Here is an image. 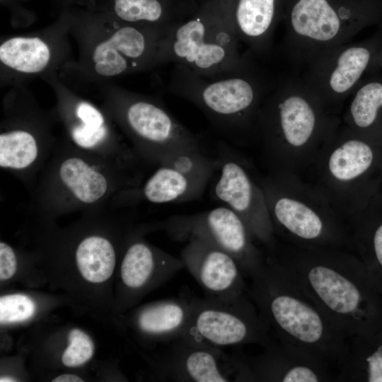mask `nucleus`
<instances>
[{"label": "nucleus", "instance_id": "obj_1", "mask_svg": "<svg viewBox=\"0 0 382 382\" xmlns=\"http://www.w3.org/2000/svg\"><path fill=\"white\" fill-rule=\"evenodd\" d=\"M339 118L301 79L275 83L260 109L257 139L269 174L294 175L311 165Z\"/></svg>", "mask_w": 382, "mask_h": 382}, {"label": "nucleus", "instance_id": "obj_2", "mask_svg": "<svg viewBox=\"0 0 382 382\" xmlns=\"http://www.w3.org/2000/svg\"><path fill=\"white\" fill-rule=\"evenodd\" d=\"M272 259L349 340L366 334L371 299L366 274L351 250L303 248L277 239Z\"/></svg>", "mask_w": 382, "mask_h": 382}, {"label": "nucleus", "instance_id": "obj_3", "mask_svg": "<svg viewBox=\"0 0 382 382\" xmlns=\"http://www.w3.org/2000/svg\"><path fill=\"white\" fill-rule=\"evenodd\" d=\"M249 278L248 294L276 338L310 351L338 371L349 339L318 305L266 255Z\"/></svg>", "mask_w": 382, "mask_h": 382}, {"label": "nucleus", "instance_id": "obj_4", "mask_svg": "<svg viewBox=\"0 0 382 382\" xmlns=\"http://www.w3.org/2000/svg\"><path fill=\"white\" fill-rule=\"evenodd\" d=\"M274 83L253 62L240 71L214 77L174 64L168 88L197 107L221 139L236 146L257 139L260 109Z\"/></svg>", "mask_w": 382, "mask_h": 382}, {"label": "nucleus", "instance_id": "obj_5", "mask_svg": "<svg viewBox=\"0 0 382 382\" xmlns=\"http://www.w3.org/2000/svg\"><path fill=\"white\" fill-rule=\"evenodd\" d=\"M296 180L271 174L260 179L275 237L298 247L351 250L347 217L318 189Z\"/></svg>", "mask_w": 382, "mask_h": 382}, {"label": "nucleus", "instance_id": "obj_6", "mask_svg": "<svg viewBox=\"0 0 382 382\" xmlns=\"http://www.w3.org/2000/svg\"><path fill=\"white\" fill-rule=\"evenodd\" d=\"M228 0H208L161 40L156 64L173 62L207 77L240 71L252 62L241 55Z\"/></svg>", "mask_w": 382, "mask_h": 382}, {"label": "nucleus", "instance_id": "obj_7", "mask_svg": "<svg viewBox=\"0 0 382 382\" xmlns=\"http://www.w3.org/2000/svg\"><path fill=\"white\" fill-rule=\"evenodd\" d=\"M283 50L306 64L332 47L350 42L377 18L359 0H286Z\"/></svg>", "mask_w": 382, "mask_h": 382}, {"label": "nucleus", "instance_id": "obj_8", "mask_svg": "<svg viewBox=\"0 0 382 382\" xmlns=\"http://www.w3.org/2000/svg\"><path fill=\"white\" fill-rule=\"evenodd\" d=\"M216 170L211 180L212 197L236 213L253 238L265 251L277 241L260 179H256L246 158L233 145L220 139L214 155Z\"/></svg>", "mask_w": 382, "mask_h": 382}, {"label": "nucleus", "instance_id": "obj_9", "mask_svg": "<svg viewBox=\"0 0 382 382\" xmlns=\"http://www.w3.org/2000/svg\"><path fill=\"white\" fill-rule=\"evenodd\" d=\"M187 332L218 347H264L273 340L268 323L248 294L233 299L193 297Z\"/></svg>", "mask_w": 382, "mask_h": 382}, {"label": "nucleus", "instance_id": "obj_10", "mask_svg": "<svg viewBox=\"0 0 382 382\" xmlns=\"http://www.w3.org/2000/svg\"><path fill=\"white\" fill-rule=\"evenodd\" d=\"M120 117L138 153L151 163L158 165L173 154L203 148L199 138L154 99L124 93Z\"/></svg>", "mask_w": 382, "mask_h": 382}, {"label": "nucleus", "instance_id": "obj_11", "mask_svg": "<svg viewBox=\"0 0 382 382\" xmlns=\"http://www.w3.org/2000/svg\"><path fill=\"white\" fill-rule=\"evenodd\" d=\"M381 49L382 29L364 40L321 52L305 64L302 79L335 112L371 71L374 57Z\"/></svg>", "mask_w": 382, "mask_h": 382}, {"label": "nucleus", "instance_id": "obj_12", "mask_svg": "<svg viewBox=\"0 0 382 382\" xmlns=\"http://www.w3.org/2000/svg\"><path fill=\"white\" fill-rule=\"evenodd\" d=\"M173 240L185 241L191 237L204 238L231 255L245 277H250L265 260L263 253L242 219L221 205L192 214L174 215L165 222Z\"/></svg>", "mask_w": 382, "mask_h": 382}, {"label": "nucleus", "instance_id": "obj_13", "mask_svg": "<svg viewBox=\"0 0 382 382\" xmlns=\"http://www.w3.org/2000/svg\"><path fill=\"white\" fill-rule=\"evenodd\" d=\"M166 378L178 382L255 381L242 359L186 332L169 342L163 361Z\"/></svg>", "mask_w": 382, "mask_h": 382}, {"label": "nucleus", "instance_id": "obj_14", "mask_svg": "<svg viewBox=\"0 0 382 382\" xmlns=\"http://www.w3.org/2000/svg\"><path fill=\"white\" fill-rule=\"evenodd\" d=\"M216 170L215 156L203 148L180 151L158 164L141 190L143 198L154 204L183 203L200 197Z\"/></svg>", "mask_w": 382, "mask_h": 382}, {"label": "nucleus", "instance_id": "obj_15", "mask_svg": "<svg viewBox=\"0 0 382 382\" xmlns=\"http://www.w3.org/2000/svg\"><path fill=\"white\" fill-rule=\"evenodd\" d=\"M235 352L245 363L255 381L328 382L335 381L332 367L310 351L296 345L273 340L262 353L250 356Z\"/></svg>", "mask_w": 382, "mask_h": 382}, {"label": "nucleus", "instance_id": "obj_16", "mask_svg": "<svg viewBox=\"0 0 382 382\" xmlns=\"http://www.w3.org/2000/svg\"><path fill=\"white\" fill-rule=\"evenodd\" d=\"M186 241L180 257L206 296L233 299L248 294L245 276L231 255L200 237Z\"/></svg>", "mask_w": 382, "mask_h": 382}, {"label": "nucleus", "instance_id": "obj_17", "mask_svg": "<svg viewBox=\"0 0 382 382\" xmlns=\"http://www.w3.org/2000/svg\"><path fill=\"white\" fill-rule=\"evenodd\" d=\"M119 23L111 35L93 49L95 71L115 76L156 65V58L163 35L151 29Z\"/></svg>", "mask_w": 382, "mask_h": 382}, {"label": "nucleus", "instance_id": "obj_18", "mask_svg": "<svg viewBox=\"0 0 382 382\" xmlns=\"http://www.w3.org/2000/svg\"><path fill=\"white\" fill-rule=\"evenodd\" d=\"M228 11L238 41L252 54L267 55L280 20L281 0H228Z\"/></svg>", "mask_w": 382, "mask_h": 382}, {"label": "nucleus", "instance_id": "obj_19", "mask_svg": "<svg viewBox=\"0 0 382 382\" xmlns=\"http://www.w3.org/2000/svg\"><path fill=\"white\" fill-rule=\"evenodd\" d=\"M116 21L156 30L164 36L197 9L193 0H103Z\"/></svg>", "mask_w": 382, "mask_h": 382}, {"label": "nucleus", "instance_id": "obj_20", "mask_svg": "<svg viewBox=\"0 0 382 382\" xmlns=\"http://www.w3.org/2000/svg\"><path fill=\"white\" fill-rule=\"evenodd\" d=\"M183 268L180 257L157 251L145 242L137 241L132 242L126 250L120 275L127 288L139 290L156 276L167 280Z\"/></svg>", "mask_w": 382, "mask_h": 382}, {"label": "nucleus", "instance_id": "obj_21", "mask_svg": "<svg viewBox=\"0 0 382 382\" xmlns=\"http://www.w3.org/2000/svg\"><path fill=\"white\" fill-rule=\"evenodd\" d=\"M193 297L185 292L146 306L139 311L136 324L142 333L170 342L187 332Z\"/></svg>", "mask_w": 382, "mask_h": 382}, {"label": "nucleus", "instance_id": "obj_22", "mask_svg": "<svg viewBox=\"0 0 382 382\" xmlns=\"http://www.w3.org/2000/svg\"><path fill=\"white\" fill-rule=\"evenodd\" d=\"M57 178L73 200L85 205L98 202L110 190L108 176L79 156H71L62 161L57 169Z\"/></svg>", "mask_w": 382, "mask_h": 382}, {"label": "nucleus", "instance_id": "obj_23", "mask_svg": "<svg viewBox=\"0 0 382 382\" xmlns=\"http://www.w3.org/2000/svg\"><path fill=\"white\" fill-rule=\"evenodd\" d=\"M344 125L363 134L378 124L382 115V76H366L350 96Z\"/></svg>", "mask_w": 382, "mask_h": 382}, {"label": "nucleus", "instance_id": "obj_24", "mask_svg": "<svg viewBox=\"0 0 382 382\" xmlns=\"http://www.w3.org/2000/svg\"><path fill=\"white\" fill-rule=\"evenodd\" d=\"M51 57L47 44L37 37H14L0 46V61L7 67L24 74L44 70Z\"/></svg>", "mask_w": 382, "mask_h": 382}, {"label": "nucleus", "instance_id": "obj_25", "mask_svg": "<svg viewBox=\"0 0 382 382\" xmlns=\"http://www.w3.org/2000/svg\"><path fill=\"white\" fill-rule=\"evenodd\" d=\"M76 260L81 275L93 283L107 280L112 275L116 262L112 243L98 236L87 237L79 243Z\"/></svg>", "mask_w": 382, "mask_h": 382}, {"label": "nucleus", "instance_id": "obj_26", "mask_svg": "<svg viewBox=\"0 0 382 382\" xmlns=\"http://www.w3.org/2000/svg\"><path fill=\"white\" fill-rule=\"evenodd\" d=\"M39 147L36 138L30 132L14 129L0 134V166L21 170L30 168L37 161Z\"/></svg>", "mask_w": 382, "mask_h": 382}, {"label": "nucleus", "instance_id": "obj_27", "mask_svg": "<svg viewBox=\"0 0 382 382\" xmlns=\"http://www.w3.org/2000/svg\"><path fill=\"white\" fill-rule=\"evenodd\" d=\"M77 122L70 129L73 142L86 150L100 146L107 139L108 129L101 112L91 103L81 101L75 108Z\"/></svg>", "mask_w": 382, "mask_h": 382}, {"label": "nucleus", "instance_id": "obj_28", "mask_svg": "<svg viewBox=\"0 0 382 382\" xmlns=\"http://www.w3.org/2000/svg\"><path fill=\"white\" fill-rule=\"evenodd\" d=\"M69 344L62 357V363L66 366H79L91 358L94 346L87 334L79 329H72L69 335Z\"/></svg>", "mask_w": 382, "mask_h": 382}, {"label": "nucleus", "instance_id": "obj_29", "mask_svg": "<svg viewBox=\"0 0 382 382\" xmlns=\"http://www.w3.org/2000/svg\"><path fill=\"white\" fill-rule=\"evenodd\" d=\"M33 300L23 294H11L0 298V323H16L30 318L35 313Z\"/></svg>", "mask_w": 382, "mask_h": 382}, {"label": "nucleus", "instance_id": "obj_30", "mask_svg": "<svg viewBox=\"0 0 382 382\" xmlns=\"http://www.w3.org/2000/svg\"><path fill=\"white\" fill-rule=\"evenodd\" d=\"M16 270L14 251L4 242L0 243V279L6 280L13 277Z\"/></svg>", "mask_w": 382, "mask_h": 382}, {"label": "nucleus", "instance_id": "obj_31", "mask_svg": "<svg viewBox=\"0 0 382 382\" xmlns=\"http://www.w3.org/2000/svg\"><path fill=\"white\" fill-rule=\"evenodd\" d=\"M372 251L376 262L382 271V223L377 226L374 232Z\"/></svg>", "mask_w": 382, "mask_h": 382}, {"label": "nucleus", "instance_id": "obj_32", "mask_svg": "<svg viewBox=\"0 0 382 382\" xmlns=\"http://www.w3.org/2000/svg\"><path fill=\"white\" fill-rule=\"evenodd\" d=\"M83 380L76 375L64 374L52 380V382H83Z\"/></svg>", "mask_w": 382, "mask_h": 382}, {"label": "nucleus", "instance_id": "obj_33", "mask_svg": "<svg viewBox=\"0 0 382 382\" xmlns=\"http://www.w3.org/2000/svg\"><path fill=\"white\" fill-rule=\"evenodd\" d=\"M382 69V49L376 54L374 57L371 71Z\"/></svg>", "mask_w": 382, "mask_h": 382}, {"label": "nucleus", "instance_id": "obj_34", "mask_svg": "<svg viewBox=\"0 0 382 382\" xmlns=\"http://www.w3.org/2000/svg\"><path fill=\"white\" fill-rule=\"evenodd\" d=\"M0 381L1 382H6V381H16V380H14L13 378H6V377H1L0 378Z\"/></svg>", "mask_w": 382, "mask_h": 382}, {"label": "nucleus", "instance_id": "obj_35", "mask_svg": "<svg viewBox=\"0 0 382 382\" xmlns=\"http://www.w3.org/2000/svg\"><path fill=\"white\" fill-rule=\"evenodd\" d=\"M68 1H72V0H68Z\"/></svg>", "mask_w": 382, "mask_h": 382}]
</instances>
